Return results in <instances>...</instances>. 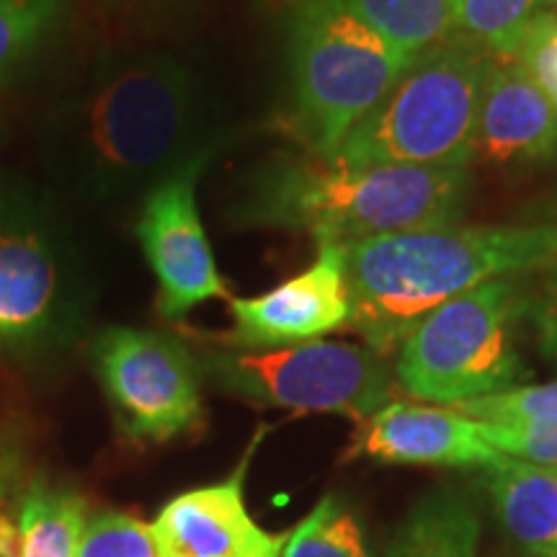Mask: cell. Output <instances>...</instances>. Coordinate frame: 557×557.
Segmentation results:
<instances>
[{
  "mask_svg": "<svg viewBox=\"0 0 557 557\" xmlns=\"http://www.w3.org/2000/svg\"><path fill=\"white\" fill-rule=\"evenodd\" d=\"M455 410L491 426H529V423L557 421V380L545 385L508 387L504 393L459 403Z\"/></svg>",
  "mask_w": 557,
  "mask_h": 557,
  "instance_id": "cell-22",
  "label": "cell"
},
{
  "mask_svg": "<svg viewBox=\"0 0 557 557\" xmlns=\"http://www.w3.org/2000/svg\"><path fill=\"white\" fill-rule=\"evenodd\" d=\"M545 5L549 9V5H557V0H545Z\"/></svg>",
  "mask_w": 557,
  "mask_h": 557,
  "instance_id": "cell-28",
  "label": "cell"
},
{
  "mask_svg": "<svg viewBox=\"0 0 557 557\" xmlns=\"http://www.w3.org/2000/svg\"><path fill=\"white\" fill-rule=\"evenodd\" d=\"M348 457L385 465H436V468L491 470L506 455L480 434V423L455 408L389 400L357 423Z\"/></svg>",
  "mask_w": 557,
  "mask_h": 557,
  "instance_id": "cell-14",
  "label": "cell"
},
{
  "mask_svg": "<svg viewBox=\"0 0 557 557\" xmlns=\"http://www.w3.org/2000/svg\"><path fill=\"white\" fill-rule=\"evenodd\" d=\"M351 323L387 357L436 310L480 284L521 276L557 261V222L438 225L344 246Z\"/></svg>",
  "mask_w": 557,
  "mask_h": 557,
  "instance_id": "cell-2",
  "label": "cell"
},
{
  "mask_svg": "<svg viewBox=\"0 0 557 557\" xmlns=\"http://www.w3.org/2000/svg\"><path fill=\"white\" fill-rule=\"evenodd\" d=\"M197 357L205 380L256 406L361 423L393 400V372L369 346L320 338L282 348L201 346Z\"/></svg>",
  "mask_w": 557,
  "mask_h": 557,
  "instance_id": "cell-8",
  "label": "cell"
},
{
  "mask_svg": "<svg viewBox=\"0 0 557 557\" xmlns=\"http://www.w3.org/2000/svg\"><path fill=\"white\" fill-rule=\"evenodd\" d=\"M86 519V504L78 493L37 478L21 500L18 513L24 557H78Z\"/></svg>",
  "mask_w": 557,
  "mask_h": 557,
  "instance_id": "cell-18",
  "label": "cell"
},
{
  "mask_svg": "<svg viewBox=\"0 0 557 557\" xmlns=\"http://www.w3.org/2000/svg\"><path fill=\"white\" fill-rule=\"evenodd\" d=\"M470 186L468 169H348L308 152L263 163L248 178L235 220L354 246L382 235L451 225L468 209Z\"/></svg>",
  "mask_w": 557,
  "mask_h": 557,
  "instance_id": "cell-3",
  "label": "cell"
},
{
  "mask_svg": "<svg viewBox=\"0 0 557 557\" xmlns=\"http://www.w3.org/2000/svg\"><path fill=\"white\" fill-rule=\"evenodd\" d=\"M493 52L455 32L410 62L389 94L323 160L348 169H470Z\"/></svg>",
  "mask_w": 557,
  "mask_h": 557,
  "instance_id": "cell-5",
  "label": "cell"
},
{
  "mask_svg": "<svg viewBox=\"0 0 557 557\" xmlns=\"http://www.w3.org/2000/svg\"><path fill=\"white\" fill-rule=\"evenodd\" d=\"M480 519L451 487L431 491L395 529L387 557H478Z\"/></svg>",
  "mask_w": 557,
  "mask_h": 557,
  "instance_id": "cell-16",
  "label": "cell"
},
{
  "mask_svg": "<svg viewBox=\"0 0 557 557\" xmlns=\"http://www.w3.org/2000/svg\"><path fill=\"white\" fill-rule=\"evenodd\" d=\"M96 278L60 205L0 171V359L62 354L86 333Z\"/></svg>",
  "mask_w": 557,
  "mask_h": 557,
  "instance_id": "cell-4",
  "label": "cell"
},
{
  "mask_svg": "<svg viewBox=\"0 0 557 557\" xmlns=\"http://www.w3.org/2000/svg\"><path fill=\"white\" fill-rule=\"evenodd\" d=\"M0 557H24V532L5 513H0Z\"/></svg>",
  "mask_w": 557,
  "mask_h": 557,
  "instance_id": "cell-27",
  "label": "cell"
},
{
  "mask_svg": "<svg viewBox=\"0 0 557 557\" xmlns=\"http://www.w3.org/2000/svg\"><path fill=\"white\" fill-rule=\"evenodd\" d=\"M517 60L557 109V16L542 11L521 39Z\"/></svg>",
  "mask_w": 557,
  "mask_h": 557,
  "instance_id": "cell-25",
  "label": "cell"
},
{
  "mask_svg": "<svg viewBox=\"0 0 557 557\" xmlns=\"http://www.w3.org/2000/svg\"><path fill=\"white\" fill-rule=\"evenodd\" d=\"M88 359L129 442L165 444L205 418L199 357L176 333L111 325L90 341Z\"/></svg>",
  "mask_w": 557,
  "mask_h": 557,
  "instance_id": "cell-9",
  "label": "cell"
},
{
  "mask_svg": "<svg viewBox=\"0 0 557 557\" xmlns=\"http://www.w3.org/2000/svg\"><path fill=\"white\" fill-rule=\"evenodd\" d=\"M527 305L519 276L438 305L400 344L395 380L410 398L451 408L517 387L527 369L513 331Z\"/></svg>",
  "mask_w": 557,
  "mask_h": 557,
  "instance_id": "cell-7",
  "label": "cell"
},
{
  "mask_svg": "<svg viewBox=\"0 0 557 557\" xmlns=\"http://www.w3.org/2000/svg\"><path fill=\"white\" fill-rule=\"evenodd\" d=\"M282 557H372L357 517L338 496H323L289 532Z\"/></svg>",
  "mask_w": 557,
  "mask_h": 557,
  "instance_id": "cell-21",
  "label": "cell"
},
{
  "mask_svg": "<svg viewBox=\"0 0 557 557\" xmlns=\"http://www.w3.org/2000/svg\"><path fill=\"white\" fill-rule=\"evenodd\" d=\"M534 323L545 357L557 367V261L545 269L537 299H534Z\"/></svg>",
  "mask_w": 557,
  "mask_h": 557,
  "instance_id": "cell-26",
  "label": "cell"
},
{
  "mask_svg": "<svg viewBox=\"0 0 557 557\" xmlns=\"http://www.w3.org/2000/svg\"><path fill=\"white\" fill-rule=\"evenodd\" d=\"M214 152L218 145L201 150L143 194L135 238L156 276V308L165 320L186 318L209 299H230L197 205L199 178Z\"/></svg>",
  "mask_w": 557,
  "mask_h": 557,
  "instance_id": "cell-10",
  "label": "cell"
},
{
  "mask_svg": "<svg viewBox=\"0 0 557 557\" xmlns=\"http://www.w3.org/2000/svg\"><path fill=\"white\" fill-rule=\"evenodd\" d=\"M553 470H557V468H553Z\"/></svg>",
  "mask_w": 557,
  "mask_h": 557,
  "instance_id": "cell-29",
  "label": "cell"
},
{
  "mask_svg": "<svg viewBox=\"0 0 557 557\" xmlns=\"http://www.w3.org/2000/svg\"><path fill=\"white\" fill-rule=\"evenodd\" d=\"M480 434L500 455L540 465V468H557V421L529 423V426L480 423Z\"/></svg>",
  "mask_w": 557,
  "mask_h": 557,
  "instance_id": "cell-24",
  "label": "cell"
},
{
  "mask_svg": "<svg viewBox=\"0 0 557 557\" xmlns=\"http://www.w3.org/2000/svg\"><path fill=\"white\" fill-rule=\"evenodd\" d=\"M504 532L529 557H557V470L504 457L487 470Z\"/></svg>",
  "mask_w": 557,
  "mask_h": 557,
  "instance_id": "cell-15",
  "label": "cell"
},
{
  "mask_svg": "<svg viewBox=\"0 0 557 557\" xmlns=\"http://www.w3.org/2000/svg\"><path fill=\"white\" fill-rule=\"evenodd\" d=\"M205 81L169 52L109 54L50 116L47 163L90 205L148 191L209 143Z\"/></svg>",
  "mask_w": 557,
  "mask_h": 557,
  "instance_id": "cell-1",
  "label": "cell"
},
{
  "mask_svg": "<svg viewBox=\"0 0 557 557\" xmlns=\"http://www.w3.org/2000/svg\"><path fill=\"white\" fill-rule=\"evenodd\" d=\"M472 163L555 165L557 109L517 58L493 54L472 135Z\"/></svg>",
  "mask_w": 557,
  "mask_h": 557,
  "instance_id": "cell-13",
  "label": "cell"
},
{
  "mask_svg": "<svg viewBox=\"0 0 557 557\" xmlns=\"http://www.w3.org/2000/svg\"><path fill=\"white\" fill-rule=\"evenodd\" d=\"M78 557H158L152 527L129 513L99 511L86 519Z\"/></svg>",
  "mask_w": 557,
  "mask_h": 557,
  "instance_id": "cell-23",
  "label": "cell"
},
{
  "mask_svg": "<svg viewBox=\"0 0 557 557\" xmlns=\"http://www.w3.org/2000/svg\"><path fill=\"white\" fill-rule=\"evenodd\" d=\"M267 426L256 431L225 480L178 493L152 521L158 557H282L289 532L256 524L246 506V480Z\"/></svg>",
  "mask_w": 557,
  "mask_h": 557,
  "instance_id": "cell-12",
  "label": "cell"
},
{
  "mask_svg": "<svg viewBox=\"0 0 557 557\" xmlns=\"http://www.w3.org/2000/svg\"><path fill=\"white\" fill-rule=\"evenodd\" d=\"M73 9L75 0H0V88L52 45Z\"/></svg>",
  "mask_w": 557,
  "mask_h": 557,
  "instance_id": "cell-19",
  "label": "cell"
},
{
  "mask_svg": "<svg viewBox=\"0 0 557 557\" xmlns=\"http://www.w3.org/2000/svg\"><path fill=\"white\" fill-rule=\"evenodd\" d=\"M233 331L220 336L230 348H282L320 341L351 323L344 246L318 243L315 261L278 287L256 297H230Z\"/></svg>",
  "mask_w": 557,
  "mask_h": 557,
  "instance_id": "cell-11",
  "label": "cell"
},
{
  "mask_svg": "<svg viewBox=\"0 0 557 557\" xmlns=\"http://www.w3.org/2000/svg\"><path fill=\"white\" fill-rule=\"evenodd\" d=\"M542 11H547L545 0H451L455 29L504 58H517L521 39Z\"/></svg>",
  "mask_w": 557,
  "mask_h": 557,
  "instance_id": "cell-20",
  "label": "cell"
},
{
  "mask_svg": "<svg viewBox=\"0 0 557 557\" xmlns=\"http://www.w3.org/2000/svg\"><path fill=\"white\" fill-rule=\"evenodd\" d=\"M410 62L341 0H295L287 16L289 124L310 156H331Z\"/></svg>",
  "mask_w": 557,
  "mask_h": 557,
  "instance_id": "cell-6",
  "label": "cell"
},
{
  "mask_svg": "<svg viewBox=\"0 0 557 557\" xmlns=\"http://www.w3.org/2000/svg\"><path fill=\"white\" fill-rule=\"evenodd\" d=\"M395 52L416 60L455 34L451 0H341Z\"/></svg>",
  "mask_w": 557,
  "mask_h": 557,
  "instance_id": "cell-17",
  "label": "cell"
}]
</instances>
